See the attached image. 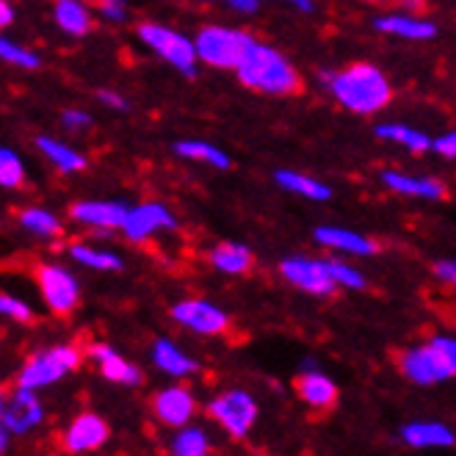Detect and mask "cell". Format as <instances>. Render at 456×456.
I'll list each match as a JSON object with an SVG mask.
<instances>
[{
    "instance_id": "obj_1",
    "label": "cell",
    "mask_w": 456,
    "mask_h": 456,
    "mask_svg": "<svg viewBox=\"0 0 456 456\" xmlns=\"http://www.w3.org/2000/svg\"><path fill=\"white\" fill-rule=\"evenodd\" d=\"M327 80H330V92L335 94V100L352 114H362V117L377 114L393 97V86L387 75L379 67L365 64V61L346 67L343 72L327 75Z\"/></svg>"
},
{
    "instance_id": "obj_2",
    "label": "cell",
    "mask_w": 456,
    "mask_h": 456,
    "mask_svg": "<svg viewBox=\"0 0 456 456\" xmlns=\"http://www.w3.org/2000/svg\"><path fill=\"white\" fill-rule=\"evenodd\" d=\"M232 72L247 89L272 94V97H285V94L299 92V84H302L297 67H293L280 50L260 45V42H255L247 50V56L240 59V64Z\"/></svg>"
},
{
    "instance_id": "obj_3",
    "label": "cell",
    "mask_w": 456,
    "mask_h": 456,
    "mask_svg": "<svg viewBox=\"0 0 456 456\" xmlns=\"http://www.w3.org/2000/svg\"><path fill=\"white\" fill-rule=\"evenodd\" d=\"M401 373L420 387L440 385L445 379H453L456 373V340L437 335L423 346H415L398 360Z\"/></svg>"
},
{
    "instance_id": "obj_4",
    "label": "cell",
    "mask_w": 456,
    "mask_h": 456,
    "mask_svg": "<svg viewBox=\"0 0 456 456\" xmlns=\"http://www.w3.org/2000/svg\"><path fill=\"white\" fill-rule=\"evenodd\" d=\"M191 42H194L197 61L213 69H235L257 39L247 31L227 28V25H208Z\"/></svg>"
},
{
    "instance_id": "obj_5",
    "label": "cell",
    "mask_w": 456,
    "mask_h": 456,
    "mask_svg": "<svg viewBox=\"0 0 456 456\" xmlns=\"http://www.w3.org/2000/svg\"><path fill=\"white\" fill-rule=\"evenodd\" d=\"M77 365H80V352L72 343L42 348V352L25 360L20 377H17V387H25V390L50 387V385L61 382L67 373L77 370Z\"/></svg>"
},
{
    "instance_id": "obj_6",
    "label": "cell",
    "mask_w": 456,
    "mask_h": 456,
    "mask_svg": "<svg viewBox=\"0 0 456 456\" xmlns=\"http://www.w3.org/2000/svg\"><path fill=\"white\" fill-rule=\"evenodd\" d=\"M139 39L144 47H150L155 56H160L177 72L189 75V77L197 75L200 61H197V53H194V42L185 34L167 28V25H158V22H144V25H139Z\"/></svg>"
},
{
    "instance_id": "obj_7",
    "label": "cell",
    "mask_w": 456,
    "mask_h": 456,
    "mask_svg": "<svg viewBox=\"0 0 456 456\" xmlns=\"http://www.w3.org/2000/svg\"><path fill=\"white\" fill-rule=\"evenodd\" d=\"M257 401L247 390H227L208 404V415L235 440H244L257 420Z\"/></svg>"
},
{
    "instance_id": "obj_8",
    "label": "cell",
    "mask_w": 456,
    "mask_h": 456,
    "mask_svg": "<svg viewBox=\"0 0 456 456\" xmlns=\"http://www.w3.org/2000/svg\"><path fill=\"white\" fill-rule=\"evenodd\" d=\"M37 282H39V293H42V299H45L50 313L69 315L77 307L80 285H77V280L69 268L56 265V263H45L37 272Z\"/></svg>"
},
{
    "instance_id": "obj_9",
    "label": "cell",
    "mask_w": 456,
    "mask_h": 456,
    "mask_svg": "<svg viewBox=\"0 0 456 456\" xmlns=\"http://www.w3.org/2000/svg\"><path fill=\"white\" fill-rule=\"evenodd\" d=\"M177 219L175 213L164 205V202H142L136 208H127L125 222H122V232L127 240H136V244H144L147 238L175 230Z\"/></svg>"
},
{
    "instance_id": "obj_10",
    "label": "cell",
    "mask_w": 456,
    "mask_h": 456,
    "mask_svg": "<svg viewBox=\"0 0 456 456\" xmlns=\"http://www.w3.org/2000/svg\"><path fill=\"white\" fill-rule=\"evenodd\" d=\"M280 272L293 288L313 293V297H332L335 293V282L327 272V260L293 255V257H285L280 263Z\"/></svg>"
},
{
    "instance_id": "obj_11",
    "label": "cell",
    "mask_w": 456,
    "mask_h": 456,
    "mask_svg": "<svg viewBox=\"0 0 456 456\" xmlns=\"http://www.w3.org/2000/svg\"><path fill=\"white\" fill-rule=\"evenodd\" d=\"M172 318L180 327L197 335H222L230 327V315L205 299H183L172 307Z\"/></svg>"
},
{
    "instance_id": "obj_12",
    "label": "cell",
    "mask_w": 456,
    "mask_h": 456,
    "mask_svg": "<svg viewBox=\"0 0 456 456\" xmlns=\"http://www.w3.org/2000/svg\"><path fill=\"white\" fill-rule=\"evenodd\" d=\"M42 420H45V407H42L37 390H25V387L14 390V395L4 407V418H0V423L6 426V432L12 437H22V435L34 432Z\"/></svg>"
},
{
    "instance_id": "obj_13",
    "label": "cell",
    "mask_w": 456,
    "mask_h": 456,
    "mask_svg": "<svg viewBox=\"0 0 456 456\" xmlns=\"http://www.w3.org/2000/svg\"><path fill=\"white\" fill-rule=\"evenodd\" d=\"M125 213H127V205L119 200H80L69 208V219L84 227L109 232V230L122 227Z\"/></svg>"
},
{
    "instance_id": "obj_14",
    "label": "cell",
    "mask_w": 456,
    "mask_h": 456,
    "mask_svg": "<svg viewBox=\"0 0 456 456\" xmlns=\"http://www.w3.org/2000/svg\"><path fill=\"white\" fill-rule=\"evenodd\" d=\"M152 412L164 426L180 428L197 415V398L189 387L175 385L152 395Z\"/></svg>"
},
{
    "instance_id": "obj_15",
    "label": "cell",
    "mask_w": 456,
    "mask_h": 456,
    "mask_svg": "<svg viewBox=\"0 0 456 456\" xmlns=\"http://www.w3.org/2000/svg\"><path fill=\"white\" fill-rule=\"evenodd\" d=\"M109 437H111L109 423L94 412H84V415H77L64 432V451L89 453V451H97L100 445H105Z\"/></svg>"
},
{
    "instance_id": "obj_16",
    "label": "cell",
    "mask_w": 456,
    "mask_h": 456,
    "mask_svg": "<svg viewBox=\"0 0 456 456\" xmlns=\"http://www.w3.org/2000/svg\"><path fill=\"white\" fill-rule=\"evenodd\" d=\"M89 357L97 362V368H100V373L109 382H114V385H122V387H139L142 382H144V377H142V370L136 368V365H130L114 346H109V343H92L89 346Z\"/></svg>"
},
{
    "instance_id": "obj_17",
    "label": "cell",
    "mask_w": 456,
    "mask_h": 456,
    "mask_svg": "<svg viewBox=\"0 0 456 456\" xmlns=\"http://www.w3.org/2000/svg\"><path fill=\"white\" fill-rule=\"evenodd\" d=\"M373 25H377V31H382V34L401 37V39H410V42H428V39L437 37V25L432 20H426L420 14H410V12L377 17Z\"/></svg>"
},
{
    "instance_id": "obj_18",
    "label": "cell",
    "mask_w": 456,
    "mask_h": 456,
    "mask_svg": "<svg viewBox=\"0 0 456 456\" xmlns=\"http://www.w3.org/2000/svg\"><path fill=\"white\" fill-rule=\"evenodd\" d=\"M382 183L387 185L390 191L404 194V197H415V200L437 202V200L445 197V185L440 180H435V177H415V175L387 169V172H382Z\"/></svg>"
},
{
    "instance_id": "obj_19",
    "label": "cell",
    "mask_w": 456,
    "mask_h": 456,
    "mask_svg": "<svg viewBox=\"0 0 456 456\" xmlns=\"http://www.w3.org/2000/svg\"><path fill=\"white\" fill-rule=\"evenodd\" d=\"M315 240L321 247H327V249L357 255V257H368V255L377 252V244H373L368 235H360V232L346 230V227H318Z\"/></svg>"
},
{
    "instance_id": "obj_20",
    "label": "cell",
    "mask_w": 456,
    "mask_h": 456,
    "mask_svg": "<svg viewBox=\"0 0 456 456\" xmlns=\"http://www.w3.org/2000/svg\"><path fill=\"white\" fill-rule=\"evenodd\" d=\"M297 393L313 410H332L338 404V387L321 370H307L297 379Z\"/></svg>"
},
{
    "instance_id": "obj_21",
    "label": "cell",
    "mask_w": 456,
    "mask_h": 456,
    "mask_svg": "<svg viewBox=\"0 0 456 456\" xmlns=\"http://www.w3.org/2000/svg\"><path fill=\"white\" fill-rule=\"evenodd\" d=\"M152 362H155V368L169 373V377H191V373L200 368L197 360H191L177 343H172L167 338H158L152 343Z\"/></svg>"
},
{
    "instance_id": "obj_22",
    "label": "cell",
    "mask_w": 456,
    "mask_h": 456,
    "mask_svg": "<svg viewBox=\"0 0 456 456\" xmlns=\"http://www.w3.org/2000/svg\"><path fill=\"white\" fill-rule=\"evenodd\" d=\"M53 20L67 37H86L92 31V12L84 6V0H56Z\"/></svg>"
},
{
    "instance_id": "obj_23",
    "label": "cell",
    "mask_w": 456,
    "mask_h": 456,
    "mask_svg": "<svg viewBox=\"0 0 456 456\" xmlns=\"http://www.w3.org/2000/svg\"><path fill=\"white\" fill-rule=\"evenodd\" d=\"M277 185L290 194H299L305 200H313V202H327L332 197V189L327 183L315 180L313 175H305V172H293V169H280L274 175Z\"/></svg>"
},
{
    "instance_id": "obj_24",
    "label": "cell",
    "mask_w": 456,
    "mask_h": 456,
    "mask_svg": "<svg viewBox=\"0 0 456 456\" xmlns=\"http://www.w3.org/2000/svg\"><path fill=\"white\" fill-rule=\"evenodd\" d=\"M39 152L50 160L53 167L64 175H75V172H84L86 169V155L77 152L75 147L59 142V139H50V136H39L37 139Z\"/></svg>"
},
{
    "instance_id": "obj_25",
    "label": "cell",
    "mask_w": 456,
    "mask_h": 456,
    "mask_svg": "<svg viewBox=\"0 0 456 456\" xmlns=\"http://www.w3.org/2000/svg\"><path fill=\"white\" fill-rule=\"evenodd\" d=\"M412 448H451L453 445V432L445 423H435V420H420V423H410L401 432Z\"/></svg>"
},
{
    "instance_id": "obj_26",
    "label": "cell",
    "mask_w": 456,
    "mask_h": 456,
    "mask_svg": "<svg viewBox=\"0 0 456 456\" xmlns=\"http://www.w3.org/2000/svg\"><path fill=\"white\" fill-rule=\"evenodd\" d=\"M210 263L222 274H232V277L247 274L252 268V249L244 244H235V240H224V244H219L210 252Z\"/></svg>"
},
{
    "instance_id": "obj_27",
    "label": "cell",
    "mask_w": 456,
    "mask_h": 456,
    "mask_svg": "<svg viewBox=\"0 0 456 456\" xmlns=\"http://www.w3.org/2000/svg\"><path fill=\"white\" fill-rule=\"evenodd\" d=\"M210 435L202 426H180L169 443V456H210Z\"/></svg>"
},
{
    "instance_id": "obj_28",
    "label": "cell",
    "mask_w": 456,
    "mask_h": 456,
    "mask_svg": "<svg viewBox=\"0 0 456 456\" xmlns=\"http://www.w3.org/2000/svg\"><path fill=\"white\" fill-rule=\"evenodd\" d=\"M175 155L185 158V160H197V164H208L213 169H230V158L224 150H219L210 142H200V139H185L175 144Z\"/></svg>"
},
{
    "instance_id": "obj_29",
    "label": "cell",
    "mask_w": 456,
    "mask_h": 456,
    "mask_svg": "<svg viewBox=\"0 0 456 456\" xmlns=\"http://www.w3.org/2000/svg\"><path fill=\"white\" fill-rule=\"evenodd\" d=\"M377 136L385 139V142H393V144L407 147L410 152H426V150H428V142H432L423 130L410 127V125H398V122L379 125V127H377Z\"/></svg>"
},
{
    "instance_id": "obj_30",
    "label": "cell",
    "mask_w": 456,
    "mask_h": 456,
    "mask_svg": "<svg viewBox=\"0 0 456 456\" xmlns=\"http://www.w3.org/2000/svg\"><path fill=\"white\" fill-rule=\"evenodd\" d=\"M20 224L37 238H56L61 232V219L47 208H25L20 213Z\"/></svg>"
},
{
    "instance_id": "obj_31",
    "label": "cell",
    "mask_w": 456,
    "mask_h": 456,
    "mask_svg": "<svg viewBox=\"0 0 456 456\" xmlns=\"http://www.w3.org/2000/svg\"><path fill=\"white\" fill-rule=\"evenodd\" d=\"M69 257L86 268H94V272H119L122 268V257L114 252H105V249H94L89 244H75L69 247Z\"/></svg>"
},
{
    "instance_id": "obj_32",
    "label": "cell",
    "mask_w": 456,
    "mask_h": 456,
    "mask_svg": "<svg viewBox=\"0 0 456 456\" xmlns=\"http://www.w3.org/2000/svg\"><path fill=\"white\" fill-rule=\"evenodd\" d=\"M25 183V164L12 147H0V189H20Z\"/></svg>"
},
{
    "instance_id": "obj_33",
    "label": "cell",
    "mask_w": 456,
    "mask_h": 456,
    "mask_svg": "<svg viewBox=\"0 0 456 456\" xmlns=\"http://www.w3.org/2000/svg\"><path fill=\"white\" fill-rule=\"evenodd\" d=\"M0 61L22 67V69H39V64H42V59L37 56L34 50L17 45L14 39H9L4 34H0Z\"/></svg>"
},
{
    "instance_id": "obj_34",
    "label": "cell",
    "mask_w": 456,
    "mask_h": 456,
    "mask_svg": "<svg viewBox=\"0 0 456 456\" xmlns=\"http://www.w3.org/2000/svg\"><path fill=\"white\" fill-rule=\"evenodd\" d=\"M327 272H330L335 288H352V290L365 288V274L360 272V268L348 265L343 260H327Z\"/></svg>"
},
{
    "instance_id": "obj_35",
    "label": "cell",
    "mask_w": 456,
    "mask_h": 456,
    "mask_svg": "<svg viewBox=\"0 0 456 456\" xmlns=\"http://www.w3.org/2000/svg\"><path fill=\"white\" fill-rule=\"evenodd\" d=\"M0 315H6L12 321H20V324H25V321L34 318V310L25 305L22 299L12 297V293H4L0 290Z\"/></svg>"
},
{
    "instance_id": "obj_36",
    "label": "cell",
    "mask_w": 456,
    "mask_h": 456,
    "mask_svg": "<svg viewBox=\"0 0 456 456\" xmlns=\"http://www.w3.org/2000/svg\"><path fill=\"white\" fill-rule=\"evenodd\" d=\"M97 12L109 22H125L127 20V4H125V0H97Z\"/></svg>"
},
{
    "instance_id": "obj_37",
    "label": "cell",
    "mask_w": 456,
    "mask_h": 456,
    "mask_svg": "<svg viewBox=\"0 0 456 456\" xmlns=\"http://www.w3.org/2000/svg\"><path fill=\"white\" fill-rule=\"evenodd\" d=\"M61 125L72 133H84L86 127H92V114L80 111V109H67L61 114Z\"/></svg>"
},
{
    "instance_id": "obj_38",
    "label": "cell",
    "mask_w": 456,
    "mask_h": 456,
    "mask_svg": "<svg viewBox=\"0 0 456 456\" xmlns=\"http://www.w3.org/2000/svg\"><path fill=\"white\" fill-rule=\"evenodd\" d=\"M428 147H432L443 158H453L456 155V133L453 130L443 133V136H437L435 142H428Z\"/></svg>"
},
{
    "instance_id": "obj_39",
    "label": "cell",
    "mask_w": 456,
    "mask_h": 456,
    "mask_svg": "<svg viewBox=\"0 0 456 456\" xmlns=\"http://www.w3.org/2000/svg\"><path fill=\"white\" fill-rule=\"evenodd\" d=\"M435 277L445 285H453L456 282V265L453 260H437L435 263Z\"/></svg>"
},
{
    "instance_id": "obj_40",
    "label": "cell",
    "mask_w": 456,
    "mask_h": 456,
    "mask_svg": "<svg viewBox=\"0 0 456 456\" xmlns=\"http://www.w3.org/2000/svg\"><path fill=\"white\" fill-rule=\"evenodd\" d=\"M97 97H100L102 105H109V109H114V111H127L130 109L127 100L122 94H117V92H100Z\"/></svg>"
},
{
    "instance_id": "obj_41",
    "label": "cell",
    "mask_w": 456,
    "mask_h": 456,
    "mask_svg": "<svg viewBox=\"0 0 456 456\" xmlns=\"http://www.w3.org/2000/svg\"><path fill=\"white\" fill-rule=\"evenodd\" d=\"M222 4H227L230 9H235L240 14H255L257 6H260V0H222Z\"/></svg>"
},
{
    "instance_id": "obj_42",
    "label": "cell",
    "mask_w": 456,
    "mask_h": 456,
    "mask_svg": "<svg viewBox=\"0 0 456 456\" xmlns=\"http://www.w3.org/2000/svg\"><path fill=\"white\" fill-rule=\"evenodd\" d=\"M14 22V9L9 0H0V28H6V25Z\"/></svg>"
},
{
    "instance_id": "obj_43",
    "label": "cell",
    "mask_w": 456,
    "mask_h": 456,
    "mask_svg": "<svg viewBox=\"0 0 456 456\" xmlns=\"http://www.w3.org/2000/svg\"><path fill=\"white\" fill-rule=\"evenodd\" d=\"M282 4H288V6H293V9H299V12H313V9H315L313 0H282Z\"/></svg>"
},
{
    "instance_id": "obj_44",
    "label": "cell",
    "mask_w": 456,
    "mask_h": 456,
    "mask_svg": "<svg viewBox=\"0 0 456 456\" xmlns=\"http://www.w3.org/2000/svg\"><path fill=\"white\" fill-rule=\"evenodd\" d=\"M9 440H12V435L6 432V426L0 423V456H4V453L9 451Z\"/></svg>"
},
{
    "instance_id": "obj_45",
    "label": "cell",
    "mask_w": 456,
    "mask_h": 456,
    "mask_svg": "<svg viewBox=\"0 0 456 456\" xmlns=\"http://www.w3.org/2000/svg\"><path fill=\"white\" fill-rule=\"evenodd\" d=\"M4 407H6V393L0 387V418H4Z\"/></svg>"
}]
</instances>
